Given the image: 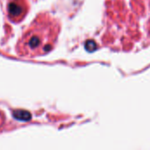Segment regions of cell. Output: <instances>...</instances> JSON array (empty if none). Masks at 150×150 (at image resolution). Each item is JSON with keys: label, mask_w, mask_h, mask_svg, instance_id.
Listing matches in <instances>:
<instances>
[{"label": "cell", "mask_w": 150, "mask_h": 150, "mask_svg": "<svg viewBox=\"0 0 150 150\" xmlns=\"http://www.w3.org/2000/svg\"><path fill=\"white\" fill-rule=\"evenodd\" d=\"M58 22L47 14H40L22 33L16 45L21 57L33 58L49 53L59 33Z\"/></svg>", "instance_id": "cell-1"}, {"label": "cell", "mask_w": 150, "mask_h": 150, "mask_svg": "<svg viewBox=\"0 0 150 150\" xmlns=\"http://www.w3.org/2000/svg\"><path fill=\"white\" fill-rule=\"evenodd\" d=\"M27 7L24 0H10L7 4V14L11 21L18 22L22 19L26 12Z\"/></svg>", "instance_id": "cell-2"}]
</instances>
